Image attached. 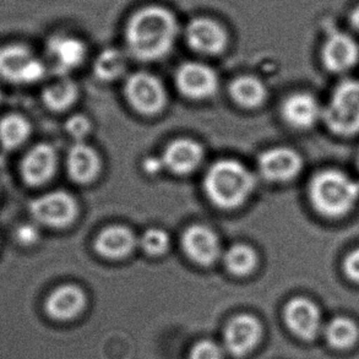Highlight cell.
I'll return each instance as SVG.
<instances>
[{"mask_svg": "<svg viewBox=\"0 0 359 359\" xmlns=\"http://www.w3.org/2000/svg\"><path fill=\"white\" fill-rule=\"evenodd\" d=\"M180 22L172 10L163 5H144L131 13L126 21V48L134 58L152 62L165 58L175 47Z\"/></svg>", "mask_w": 359, "mask_h": 359, "instance_id": "cell-1", "label": "cell"}, {"mask_svg": "<svg viewBox=\"0 0 359 359\" xmlns=\"http://www.w3.org/2000/svg\"><path fill=\"white\" fill-rule=\"evenodd\" d=\"M309 199L319 214L340 219L358 203L359 183L341 170H321L311 180Z\"/></svg>", "mask_w": 359, "mask_h": 359, "instance_id": "cell-2", "label": "cell"}, {"mask_svg": "<svg viewBox=\"0 0 359 359\" xmlns=\"http://www.w3.org/2000/svg\"><path fill=\"white\" fill-rule=\"evenodd\" d=\"M254 188L252 173L233 160L216 162L205 178L210 199L224 209H233L248 199Z\"/></svg>", "mask_w": 359, "mask_h": 359, "instance_id": "cell-3", "label": "cell"}, {"mask_svg": "<svg viewBox=\"0 0 359 359\" xmlns=\"http://www.w3.org/2000/svg\"><path fill=\"white\" fill-rule=\"evenodd\" d=\"M323 119L335 135L342 137L359 134V80H345L331 93L323 108Z\"/></svg>", "mask_w": 359, "mask_h": 359, "instance_id": "cell-4", "label": "cell"}, {"mask_svg": "<svg viewBox=\"0 0 359 359\" xmlns=\"http://www.w3.org/2000/svg\"><path fill=\"white\" fill-rule=\"evenodd\" d=\"M46 67L22 43L0 47V79L16 85H31L43 79Z\"/></svg>", "mask_w": 359, "mask_h": 359, "instance_id": "cell-5", "label": "cell"}, {"mask_svg": "<svg viewBox=\"0 0 359 359\" xmlns=\"http://www.w3.org/2000/svg\"><path fill=\"white\" fill-rule=\"evenodd\" d=\"M29 211L39 226L62 229L75 219L78 205L73 196L65 191H50L32 200Z\"/></svg>", "mask_w": 359, "mask_h": 359, "instance_id": "cell-6", "label": "cell"}, {"mask_svg": "<svg viewBox=\"0 0 359 359\" xmlns=\"http://www.w3.org/2000/svg\"><path fill=\"white\" fill-rule=\"evenodd\" d=\"M321 60L331 73L350 72L359 62L358 41L344 29L331 31L321 46Z\"/></svg>", "mask_w": 359, "mask_h": 359, "instance_id": "cell-7", "label": "cell"}, {"mask_svg": "<svg viewBox=\"0 0 359 359\" xmlns=\"http://www.w3.org/2000/svg\"><path fill=\"white\" fill-rule=\"evenodd\" d=\"M185 39L195 52L216 55L229 44V32L219 21L209 16H198L185 27Z\"/></svg>", "mask_w": 359, "mask_h": 359, "instance_id": "cell-8", "label": "cell"}, {"mask_svg": "<svg viewBox=\"0 0 359 359\" xmlns=\"http://www.w3.org/2000/svg\"><path fill=\"white\" fill-rule=\"evenodd\" d=\"M126 93L136 111L145 114L160 112L165 106V88L151 74H133L126 80Z\"/></svg>", "mask_w": 359, "mask_h": 359, "instance_id": "cell-9", "label": "cell"}, {"mask_svg": "<svg viewBox=\"0 0 359 359\" xmlns=\"http://www.w3.org/2000/svg\"><path fill=\"white\" fill-rule=\"evenodd\" d=\"M57 152L49 144H39L25 154L20 163V175L25 184L41 187L52 180L57 170Z\"/></svg>", "mask_w": 359, "mask_h": 359, "instance_id": "cell-10", "label": "cell"}, {"mask_svg": "<svg viewBox=\"0 0 359 359\" xmlns=\"http://www.w3.org/2000/svg\"><path fill=\"white\" fill-rule=\"evenodd\" d=\"M285 320L288 329L302 340H314L321 329L319 308L303 297L288 302L285 309Z\"/></svg>", "mask_w": 359, "mask_h": 359, "instance_id": "cell-11", "label": "cell"}, {"mask_svg": "<svg viewBox=\"0 0 359 359\" xmlns=\"http://www.w3.org/2000/svg\"><path fill=\"white\" fill-rule=\"evenodd\" d=\"M177 85L185 96L201 100L216 93L219 80L214 70L208 65L189 62L178 69Z\"/></svg>", "mask_w": 359, "mask_h": 359, "instance_id": "cell-12", "label": "cell"}, {"mask_svg": "<svg viewBox=\"0 0 359 359\" xmlns=\"http://www.w3.org/2000/svg\"><path fill=\"white\" fill-rule=\"evenodd\" d=\"M86 44L83 39L68 34H53L47 42V53L59 74L78 68L86 57Z\"/></svg>", "mask_w": 359, "mask_h": 359, "instance_id": "cell-13", "label": "cell"}, {"mask_svg": "<svg viewBox=\"0 0 359 359\" xmlns=\"http://www.w3.org/2000/svg\"><path fill=\"white\" fill-rule=\"evenodd\" d=\"M259 165L267 180L287 182L301 172L303 160L298 152L290 147H275L262 154Z\"/></svg>", "mask_w": 359, "mask_h": 359, "instance_id": "cell-14", "label": "cell"}, {"mask_svg": "<svg viewBox=\"0 0 359 359\" xmlns=\"http://www.w3.org/2000/svg\"><path fill=\"white\" fill-rule=\"evenodd\" d=\"M262 336V326L252 316H239L231 320L224 332V345L237 357L249 353Z\"/></svg>", "mask_w": 359, "mask_h": 359, "instance_id": "cell-15", "label": "cell"}, {"mask_svg": "<svg viewBox=\"0 0 359 359\" xmlns=\"http://www.w3.org/2000/svg\"><path fill=\"white\" fill-rule=\"evenodd\" d=\"M285 121L296 129H309L323 118V108L309 93H299L287 98L282 106Z\"/></svg>", "mask_w": 359, "mask_h": 359, "instance_id": "cell-16", "label": "cell"}, {"mask_svg": "<svg viewBox=\"0 0 359 359\" xmlns=\"http://www.w3.org/2000/svg\"><path fill=\"white\" fill-rule=\"evenodd\" d=\"M183 247L191 260L200 265H210L219 254V239L204 226H193L185 231Z\"/></svg>", "mask_w": 359, "mask_h": 359, "instance_id": "cell-17", "label": "cell"}, {"mask_svg": "<svg viewBox=\"0 0 359 359\" xmlns=\"http://www.w3.org/2000/svg\"><path fill=\"white\" fill-rule=\"evenodd\" d=\"M86 297L79 287L65 285L55 288L46 301V311L55 320H69L81 313Z\"/></svg>", "mask_w": 359, "mask_h": 359, "instance_id": "cell-18", "label": "cell"}, {"mask_svg": "<svg viewBox=\"0 0 359 359\" xmlns=\"http://www.w3.org/2000/svg\"><path fill=\"white\" fill-rule=\"evenodd\" d=\"M203 149L189 139L175 140L165 149L162 161L172 172L178 175L190 173L203 161Z\"/></svg>", "mask_w": 359, "mask_h": 359, "instance_id": "cell-19", "label": "cell"}, {"mask_svg": "<svg viewBox=\"0 0 359 359\" xmlns=\"http://www.w3.org/2000/svg\"><path fill=\"white\" fill-rule=\"evenodd\" d=\"M68 172L70 177L79 183H88L93 180L100 172V157L93 147L76 142L69 151Z\"/></svg>", "mask_w": 359, "mask_h": 359, "instance_id": "cell-20", "label": "cell"}, {"mask_svg": "<svg viewBox=\"0 0 359 359\" xmlns=\"http://www.w3.org/2000/svg\"><path fill=\"white\" fill-rule=\"evenodd\" d=\"M135 247V236L123 226H112L102 231L96 241L97 252L104 257L118 259L128 255Z\"/></svg>", "mask_w": 359, "mask_h": 359, "instance_id": "cell-21", "label": "cell"}, {"mask_svg": "<svg viewBox=\"0 0 359 359\" xmlns=\"http://www.w3.org/2000/svg\"><path fill=\"white\" fill-rule=\"evenodd\" d=\"M31 133V123L20 113H6L0 118V146L4 150H18L29 140Z\"/></svg>", "mask_w": 359, "mask_h": 359, "instance_id": "cell-22", "label": "cell"}, {"mask_svg": "<svg viewBox=\"0 0 359 359\" xmlns=\"http://www.w3.org/2000/svg\"><path fill=\"white\" fill-rule=\"evenodd\" d=\"M78 97V88L69 79H60L44 88L42 100L52 111H64L70 107Z\"/></svg>", "mask_w": 359, "mask_h": 359, "instance_id": "cell-23", "label": "cell"}, {"mask_svg": "<svg viewBox=\"0 0 359 359\" xmlns=\"http://www.w3.org/2000/svg\"><path fill=\"white\" fill-rule=\"evenodd\" d=\"M231 93L241 106L252 108L264 102L266 97V88L259 79L243 76L232 83Z\"/></svg>", "mask_w": 359, "mask_h": 359, "instance_id": "cell-24", "label": "cell"}, {"mask_svg": "<svg viewBox=\"0 0 359 359\" xmlns=\"http://www.w3.org/2000/svg\"><path fill=\"white\" fill-rule=\"evenodd\" d=\"M326 340L335 348H348L358 339V327L346 316H337L326 326Z\"/></svg>", "mask_w": 359, "mask_h": 359, "instance_id": "cell-25", "label": "cell"}, {"mask_svg": "<svg viewBox=\"0 0 359 359\" xmlns=\"http://www.w3.org/2000/svg\"><path fill=\"white\" fill-rule=\"evenodd\" d=\"M126 57L116 48L104 49L95 62V74L103 81H111L121 76L126 70Z\"/></svg>", "mask_w": 359, "mask_h": 359, "instance_id": "cell-26", "label": "cell"}, {"mask_svg": "<svg viewBox=\"0 0 359 359\" xmlns=\"http://www.w3.org/2000/svg\"><path fill=\"white\" fill-rule=\"evenodd\" d=\"M257 260L255 252L249 245H244V244L233 245L224 257V262L229 271L238 276H244L249 272H252L257 265Z\"/></svg>", "mask_w": 359, "mask_h": 359, "instance_id": "cell-27", "label": "cell"}, {"mask_svg": "<svg viewBox=\"0 0 359 359\" xmlns=\"http://www.w3.org/2000/svg\"><path fill=\"white\" fill-rule=\"evenodd\" d=\"M141 248L150 255H161L168 249L170 237L165 231L158 229H147L142 234L140 241Z\"/></svg>", "mask_w": 359, "mask_h": 359, "instance_id": "cell-28", "label": "cell"}, {"mask_svg": "<svg viewBox=\"0 0 359 359\" xmlns=\"http://www.w3.org/2000/svg\"><path fill=\"white\" fill-rule=\"evenodd\" d=\"M41 233H39V224H21L15 229L14 238L16 243L21 247H32L39 242Z\"/></svg>", "mask_w": 359, "mask_h": 359, "instance_id": "cell-29", "label": "cell"}, {"mask_svg": "<svg viewBox=\"0 0 359 359\" xmlns=\"http://www.w3.org/2000/svg\"><path fill=\"white\" fill-rule=\"evenodd\" d=\"M190 359H224V352L212 341H201L191 350Z\"/></svg>", "mask_w": 359, "mask_h": 359, "instance_id": "cell-30", "label": "cell"}, {"mask_svg": "<svg viewBox=\"0 0 359 359\" xmlns=\"http://www.w3.org/2000/svg\"><path fill=\"white\" fill-rule=\"evenodd\" d=\"M90 130H91V123L83 116H74L69 118V121H67V131L78 140L83 139Z\"/></svg>", "mask_w": 359, "mask_h": 359, "instance_id": "cell-31", "label": "cell"}, {"mask_svg": "<svg viewBox=\"0 0 359 359\" xmlns=\"http://www.w3.org/2000/svg\"><path fill=\"white\" fill-rule=\"evenodd\" d=\"M344 271L350 280L359 283V248L346 257Z\"/></svg>", "mask_w": 359, "mask_h": 359, "instance_id": "cell-32", "label": "cell"}, {"mask_svg": "<svg viewBox=\"0 0 359 359\" xmlns=\"http://www.w3.org/2000/svg\"><path fill=\"white\" fill-rule=\"evenodd\" d=\"M348 25L355 34H359V1L355 3L348 11Z\"/></svg>", "mask_w": 359, "mask_h": 359, "instance_id": "cell-33", "label": "cell"}, {"mask_svg": "<svg viewBox=\"0 0 359 359\" xmlns=\"http://www.w3.org/2000/svg\"><path fill=\"white\" fill-rule=\"evenodd\" d=\"M163 163V162H162ZM161 161L157 160L156 157H150L145 161V170L149 173H157L161 170Z\"/></svg>", "mask_w": 359, "mask_h": 359, "instance_id": "cell-34", "label": "cell"}, {"mask_svg": "<svg viewBox=\"0 0 359 359\" xmlns=\"http://www.w3.org/2000/svg\"><path fill=\"white\" fill-rule=\"evenodd\" d=\"M3 102V91H1V88H0V104Z\"/></svg>", "mask_w": 359, "mask_h": 359, "instance_id": "cell-35", "label": "cell"}, {"mask_svg": "<svg viewBox=\"0 0 359 359\" xmlns=\"http://www.w3.org/2000/svg\"><path fill=\"white\" fill-rule=\"evenodd\" d=\"M0 194H1V183H0Z\"/></svg>", "mask_w": 359, "mask_h": 359, "instance_id": "cell-36", "label": "cell"}, {"mask_svg": "<svg viewBox=\"0 0 359 359\" xmlns=\"http://www.w3.org/2000/svg\"><path fill=\"white\" fill-rule=\"evenodd\" d=\"M357 163H358V170H359V156H358V162H357Z\"/></svg>", "mask_w": 359, "mask_h": 359, "instance_id": "cell-37", "label": "cell"}]
</instances>
